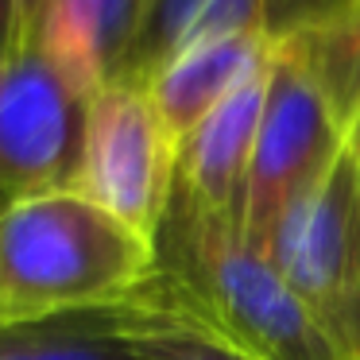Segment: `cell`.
I'll return each instance as SVG.
<instances>
[{
    "instance_id": "ba28073f",
    "label": "cell",
    "mask_w": 360,
    "mask_h": 360,
    "mask_svg": "<svg viewBox=\"0 0 360 360\" xmlns=\"http://www.w3.org/2000/svg\"><path fill=\"white\" fill-rule=\"evenodd\" d=\"M275 58L271 35H225V39L194 43L167 58L148 78V97L174 143H182L240 82L267 70Z\"/></svg>"
},
{
    "instance_id": "2e32d148",
    "label": "cell",
    "mask_w": 360,
    "mask_h": 360,
    "mask_svg": "<svg viewBox=\"0 0 360 360\" xmlns=\"http://www.w3.org/2000/svg\"><path fill=\"white\" fill-rule=\"evenodd\" d=\"M4 205H8V202H0V210H4Z\"/></svg>"
},
{
    "instance_id": "5b68a950",
    "label": "cell",
    "mask_w": 360,
    "mask_h": 360,
    "mask_svg": "<svg viewBox=\"0 0 360 360\" xmlns=\"http://www.w3.org/2000/svg\"><path fill=\"white\" fill-rule=\"evenodd\" d=\"M345 155V124L329 97L287 55L271 58L264 124L244 186V236L267 252L279 221Z\"/></svg>"
},
{
    "instance_id": "3957f363",
    "label": "cell",
    "mask_w": 360,
    "mask_h": 360,
    "mask_svg": "<svg viewBox=\"0 0 360 360\" xmlns=\"http://www.w3.org/2000/svg\"><path fill=\"white\" fill-rule=\"evenodd\" d=\"M179 179V143L159 120L148 86L105 82L89 97L74 186L136 233L159 236Z\"/></svg>"
},
{
    "instance_id": "8fae6325",
    "label": "cell",
    "mask_w": 360,
    "mask_h": 360,
    "mask_svg": "<svg viewBox=\"0 0 360 360\" xmlns=\"http://www.w3.org/2000/svg\"><path fill=\"white\" fill-rule=\"evenodd\" d=\"M0 360H140L105 310L0 326Z\"/></svg>"
},
{
    "instance_id": "9c48e42d",
    "label": "cell",
    "mask_w": 360,
    "mask_h": 360,
    "mask_svg": "<svg viewBox=\"0 0 360 360\" xmlns=\"http://www.w3.org/2000/svg\"><path fill=\"white\" fill-rule=\"evenodd\" d=\"M143 20V0H47L39 43L89 97L117 82Z\"/></svg>"
},
{
    "instance_id": "9a60e30c",
    "label": "cell",
    "mask_w": 360,
    "mask_h": 360,
    "mask_svg": "<svg viewBox=\"0 0 360 360\" xmlns=\"http://www.w3.org/2000/svg\"><path fill=\"white\" fill-rule=\"evenodd\" d=\"M345 151L352 155V163H356V171H360V105L349 117V124H345Z\"/></svg>"
},
{
    "instance_id": "4fadbf2b",
    "label": "cell",
    "mask_w": 360,
    "mask_h": 360,
    "mask_svg": "<svg viewBox=\"0 0 360 360\" xmlns=\"http://www.w3.org/2000/svg\"><path fill=\"white\" fill-rule=\"evenodd\" d=\"M20 47V0H0V58Z\"/></svg>"
},
{
    "instance_id": "7c38bea8",
    "label": "cell",
    "mask_w": 360,
    "mask_h": 360,
    "mask_svg": "<svg viewBox=\"0 0 360 360\" xmlns=\"http://www.w3.org/2000/svg\"><path fill=\"white\" fill-rule=\"evenodd\" d=\"M356 0H267V35H287L302 24H314L321 16L349 8Z\"/></svg>"
},
{
    "instance_id": "30bf717a",
    "label": "cell",
    "mask_w": 360,
    "mask_h": 360,
    "mask_svg": "<svg viewBox=\"0 0 360 360\" xmlns=\"http://www.w3.org/2000/svg\"><path fill=\"white\" fill-rule=\"evenodd\" d=\"M109 318L140 360H248L179 302L159 267L136 298L109 306Z\"/></svg>"
},
{
    "instance_id": "52a82bcc",
    "label": "cell",
    "mask_w": 360,
    "mask_h": 360,
    "mask_svg": "<svg viewBox=\"0 0 360 360\" xmlns=\"http://www.w3.org/2000/svg\"><path fill=\"white\" fill-rule=\"evenodd\" d=\"M271 66L252 74L233 89L186 140L179 143V190H186L205 210L233 213L244 221V186L264 124Z\"/></svg>"
},
{
    "instance_id": "277c9868",
    "label": "cell",
    "mask_w": 360,
    "mask_h": 360,
    "mask_svg": "<svg viewBox=\"0 0 360 360\" xmlns=\"http://www.w3.org/2000/svg\"><path fill=\"white\" fill-rule=\"evenodd\" d=\"M267 256L321 329L360 360V171L349 151L279 221Z\"/></svg>"
},
{
    "instance_id": "6da1fadb",
    "label": "cell",
    "mask_w": 360,
    "mask_h": 360,
    "mask_svg": "<svg viewBox=\"0 0 360 360\" xmlns=\"http://www.w3.org/2000/svg\"><path fill=\"white\" fill-rule=\"evenodd\" d=\"M155 252L159 275L179 302L248 360H352L295 295L275 259L244 236V221L205 210L179 182Z\"/></svg>"
},
{
    "instance_id": "8992f818",
    "label": "cell",
    "mask_w": 360,
    "mask_h": 360,
    "mask_svg": "<svg viewBox=\"0 0 360 360\" xmlns=\"http://www.w3.org/2000/svg\"><path fill=\"white\" fill-rule=\"evenodd\" d=\"M89 94L39 47L0 58V198L70 190L82 159Z\"/></svg>"
},
{
    "instance_id": "e0dca14e",
    "label": "cell",
    "mask_w": 360,
    "mask_h": 360,
    "mask_svg": "<svg viewBox=\"0 0 360 360\" xmlns=\"http://www.w3.org/2000/svg\"><path fill=\"white\" fill-rule=\"evenodd\" d=\"M0 202H8V198H0Z\"/></svg>"
},
{
    "instance_id": "7a4b0ae2",
    "label": "cell",
    "mask_w": 360,
    "mask_h": 360,
    "mask_svg": "<svg viewBox=\"0 0 360 360\" xmlns=\"http://www.w3.org/2000/svg\"><path fill=\"white\" fill-rule=\"evenodd\" d=\"M155 240L78 190L0 210V326L128 302L155 275Z\"/></svg>"
},
{
    "instance_id": "ac0fdd59",
    "label": "cell",
    "mask_w": 360,
    "mask_h": 360,
    "mask_svg": "<svg viewBox=\"0 0 360 360\" xmlns=\"http://www.w3.org/2000/svg\"><path fill=\"white\" fill-rule=\"evenodd\" d=\"M356 8H360V0H356Z\"/></svg>"
},
{
    "instance_id": "5bb4252c",
    "label": "cell",
    "mask_w": 360,
    "mask_h": 360,
    "mask_svg": "<svg viewBox=\"0 0 360 360\" xmlns=\"http://www.w3.org/2000/svg\"><path fill=\"white\" fill-rule=\"evenodd\" d=\"M43 12H47V0H20V47L35 39Z\"/></svg>"
}]
</instances>
